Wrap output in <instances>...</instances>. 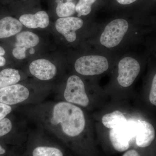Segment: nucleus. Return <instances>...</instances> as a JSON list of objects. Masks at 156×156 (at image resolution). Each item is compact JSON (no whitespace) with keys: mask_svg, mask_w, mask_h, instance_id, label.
Segmentation results:
<instances>
[{"mask_svg":"<svg viewBox=\"0 0 156 156\" xmlns=\"http://www.w3.org/2000/svg\"><path fill=\"white\" fill-rule=\"evenodd\" d=\"M41 115V122L49 130L58 128L69 137L79 136L86 126L83 110L76 105L66 101H59L46 107Z\"/></svg>","mask_w":156,"mask_h":156,"instance_id":"obj_1","label":"nucleus"},{"mask_svg":"<svg viewBox=\"0 0 156 156\" xmlns=\"http://www.w3.org/2000/svg\"><path fill=\"white\" fill-rule=\"evenodd\" d=\"M76 72L82 75H98L106 72L109 68L108 60L100 55H87L81 56L74 64Z\"/></svg>","mask_w":156,"mask_h":156,"instance_id":"obj_2","label":"nucleus"},{"mask_svg":"<svg viewBox=\"0 0 156 156\" xmlns=\"http://www.w3.org/2000/svg\"><path fill=\"white\" fill-rule=\"evenodd\" d=\"M129 26L126 20L119 18L112 20L105 26L101 35V44L107 48L116 47L122 41Z\"/></svg>","mask_w":156,"mask_h":156,"instance_id":"obj_3","label":"nucleus"},{"mask_svg":"<svg viewBox=\"0 0 156 156\" xmlns=\"http://www.w3.org/2000/svg\"><path fill=\"white\" fill-rule=\"evenodd\" d=\"M63 97L66 101L75 105L86 107L89 103L83 82L76 75L70 76L68 79Z\"/></svg>","mask_w":156,"mask_h":156,"instance_id":"obj_4","label":"nucleus"},{"mask_svg":"<svg viewBox=\"0 0 156 156\" xmlns=\"http://www.w3.org/2000/svg\"><path fill=\"white\" fill-rule=\"evenodd\" d=\"M140 71L139 62L135 58L126 56L118 64V83L123 87H130L139 75Z\"/></svg>","mask_w":156,"mask_h":156,"instance_id":"obj_5","label":"nucleus"},{"mask_svg":"<svg viewBox=\"0 0 156 156\" xmlns=\"http://www.w3.org/2000/svg\"><path fill=\"white\" fill-rule=\"evenodd\" d=\"M32 97L29 89L22 84L17 83L0 89V102L11 106L25 103Z\"/></svg>","mask_w":156,"mask_h":156,"instance_id":"obj_6","label":"nucleus"},{"mask_svg":"<svg viewBox=\"0 0 156 156\" xmlns=\"http://www.w3.org/2000/svg\"><path fill=\"white\" fill-rule=\"evenodd\" d=\"M83 21L79 17H62L55 23L56 30L64 37L68 42L72 43L77 38L76 31L82 28Z\"/></svg>","mask_w":156,"mask_h":156,"instance_id":"obj_7","label":"nucleus"},{"mask_svg":"<svg viewBox=\"0 0 156 156\" xmlns=\"http://www.w3.org/2000/svg\"><path fill=\"white\" fill-rule=\"evenodd\" d=\"M29 71L32 75L40 80L48 81L56 76L57 68L48 59L40 58L31 62Z\"/></svg>","mask_w":156,"mask_h":156,"instance_id":"obj_8","label":"nucleus"},{"mask_svg":"<svg viewBox=\"0 0 156 156\" xmlns=\"http://www.w3.org/2000/svg\"><path fill=\"white\" fill-rule=\"evenodd\" d=\"M109 135L112 145L116 151L122 152L130 147V134L126 125L111 129Z\"/></svg>","mask_w":156,"mask_h":156,"instance_id":"obj_9","label":"nucleus"},{"mask_svg":"<svg viewBox=\"0 0 156 156\" xmlns=\"http://www.w3.org/2000/svg\"><path fill=\"white\" fill-rule=\"evenodd\" d=\"M19 20L22 25L32 29L46 28L50 23L49 16L44 11H39L35 14H23Z\"/></svg>","mask_w":156,"mask_h":156,"instance_id":"obj_10","label":"nucleus"},{"mask_svg":"<svg viewBox=\"0 0 156 156\" xmlns=\"http://www.w3.org/2000/svg\"><path fill=\"white\" fill-rule=\"evenodd\" d=\"M155 136L153 126L145 121H140L137 126L136 144L140 147H147L153 142Z\"/></svg>","mask_w":156,"mask_h":156,"instance_id":"obj_11","label":"nucleus"},{"mask_svg":"<svg viewBox=\"0 0 156 156\" xmlns=\"http://www.w3.org/2000/svg\"><path fill=\"white\" fill-rule=\"evenodd\" d=\"M23 25L19 20L11 17L0 20V39L13 36L21 31Z\"/></svg>","mask_w":156,"mask_h":156,"instance_id":"obj_12","label":"nucleus"},{"mask_svg":"<svg viewBox=\"0 0 156 156\" xmlns=\"http://www.w3.org/2000/svg\"><path fill=\"white\" fill-rule=\"evenodd\" d=\"M40 42L39 37L35 34L26 31L17 34L15 47L24 48L28 49L36 47Z\"/></svg>","mask_w":156,"mask_h":156,"instance_id":"obj_13","label":"nucleus"},{"mask_svg":"<svg viewBox=\"0 0 156 156\" xmlns=\"http://www.w3.org/2000/svg\"><path fill=\"white\" fill-rule=\"evenodd\" d=\"M127 122V119L124 114L118 110L106 114L102 118V123L104 126L110 129L126 125Z\"/></svg>","mask_w":156,"mask_h":156,"instance_id":"obj_14","label":"nucleus"},{"mask_svg":"<svg viewBox=\"0 0 156 156\" xmlns=\"http://www.w3.org/2000/svg\"><path fill=\"white\" fill-rule=\"evenodd\" d=\"M21 76L18 70L5 69L0 72V89L18 83Z\"/></svg>","mask_w":156,"mask_h":156,"instance_id":"obj_15","label":"nucleus"},{"mask_svg":"<svg viewBox=\"0 0 156 156\" xmlns=\"http://www.w3.org/2000/svg\"><path fill=\"white\" fill-rule=\"evenodd\" d=\"M57 5L56 11L59 18L71 17L76 12L75 4L73 2L56 1Z\"/></svg>","mask_w":156,"mask_h":156,"instance_id":"obj_16","label":"nucleus"},{"mask_svg":"<svg viewBox=\"0 0 156 156\" xmlns=\"http://www.w3.org/2000/svg\"><path fill=\"white\" fill-rule=\"evenodd\" d=\"M32 156H63V153L54 147L40 146L34 148Z\"/></svg>","mask_w":156,"mask_h":156,"instance_id":"obj_17","label":"nucleus"},{"mask_svg":"<svg viewBox=\"0 0 156 156\" xmlns=\"http://www.w3.org/2000/svg\"><path fill=\"white\" fill-rule=\"evenodd\" d=\"M97 0H79L76 5V12L79 17L87 16L92 11V5Z\"/></svg>","mask_w":156,"mask_h":156,"instance_id":"obj_18","label":"nucleus"},{"mask_svg":"<svg viewBox=\"0 0 156 156\" xmlns=\"http://www.w3.org/2000/svg\"><path fill=\"white\" fill-rule=\"evenodd\" d=\"M13 128L12 121L8 118L5 119L0 121V137L9 134Z\"/></svg>","mask_w":156,"mask_h":156,"instance_id":"obj_19","label":"nucleus"},{"mask_svg":"<svg viewBox=\"0 0 156 156\" xmlns=\"http://www.w3.org/2000/svg\"><path fill=\"white\" fill-rule=\"evenodd\" d=\"M27 50L25 48L15 47L12 51V54L15 58L21 60L26 57Z\"/></svg>","mask_w":156,"mask_h":156,"instance_id":"obj_20","label":"nucleus"},{"mask_svg":"<svg viewBox=\"0 0 156 156\" xmlns=\"http://www.w3.org/2000/svg\"><path fill=\"white\" fill-rule=\"evenodd\" d=\"M12 111V106L0 102V121L6 118Z\"/></svg>","mask_w":156,"mask_h":156,"instance_id":"obj_21","label":"nucleus"},{"mask_svg":"<svg viewBox=\"0 0 156 156\" xmlns=\"http://www.w3.org/2000/svg\"><path fill=\"white\" fill-rule=\"evenodd\" d=\"M149 100L151 103L154 105H156V75L154 76L152 82L150 93L149 95Z\"/></svg>","mask_w":156,"mask_h":156,"instance_id":"obj_22","label":"nucleus"},{"mask_svg":"<svg viewBox=\"0 0 156 156\" xmlns=\"http://www.w3.org/2000/svg\"><path fill=\"white\" fill-rule=\"evenodd\" d=\"M122 156H140L138 152L134 150L128 151L123 154Z\"/></svg>","mask_w":156,"mask_h":156,"instance_id":"obj_23","label":"nucleus"},{"mask_svg":"<svg viewBox=\"0 0 156 156\" xmlns=\"http://www.w3.org/2000/svg\"><path fill=\"white\" fill-rule=\"evenodd\" d=\"M118 3L122 5H128L136 2V0H116Z\"/></svg>","mask_w":156,"mask_h":156,"instance_id":"obj_24","label":"nucleus"},{"mask_svg":"<svg viewBox=\"0 0 156 156\" xmlns=\"http://www.w3.org/2000/svg\"><path fill=\"white\" fill-rule=\"evenodd\" d=\"M6 64V59L3 56H0V67L3 66Z\"/></svg>","mask_w":156,"mask_h":156,"instance_id":"obj_25","label":"nucleus"},{"mask_svg":"<svg viewBox=\"0 0 156 156\" xmlns=\"http://www.w3.org/2000/svg\"><path fill=\"white\" fill-rule=\"evenodd\" d=\"M6 153V150L0 144V156L5 154Z\"/></svg>","mask_w":156,"mask_h":156,"instance_id":"obj_26","label":"nucleus"},{"mask_svg":"<svg viewBox=\"0 0 156 156\" xmlns=\"http://www.w3.org/2000/svg\"><path fill=\"white\" fill-rule=\"evenodd\" d=\"M5 54V51L2 47L0 46V56H3Z\"/></svg>","mask_w":156,"mask_h":156,"instance_id":"obj_27","label":"nucleus"},{"mask_svg":"<svg viewBox=\"0 0 156 156\" xmlns=\"http://www.w3.org/2000/svg\"><path fill=\"white\" fill-rule=\"evenodd\" d=\"M35 53V50L33 48H30V53L31 54H33Z\"/></svg>","mask_w":156,"mask_h":156,"instance_id":"obj_28","label":"nucleus"},{"mask_svg":"<svg viewBox=\"0 0 156 156\" xmlns=\"http://www.w3.org/2000/svg\"><path fill=\"white\" fill-rule=\"evenodd\" d=\"M73 0H56L58 2H62V1H67V2H73Z\"/></svg>","mask_w":156,"mask_h":156,"instance_id":"obj_29","label":"nucleus"}]
</instances>
